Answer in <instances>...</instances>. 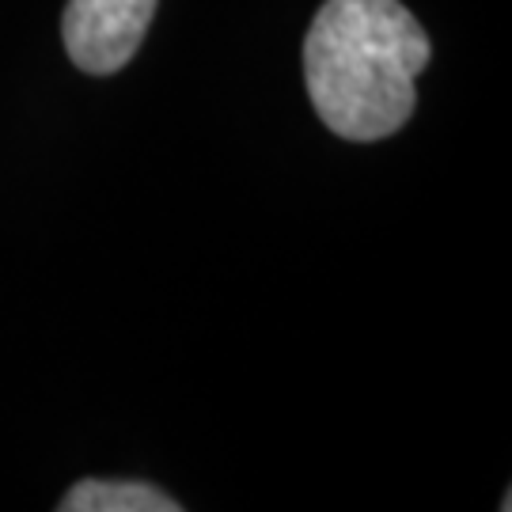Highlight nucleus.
<instances>
[{"label": "nucleus", "instance_id": "f03ea898", "mask_svg": "<svg viewBox=\"0 0 512 512\" xmlns=\"http://www.w3.org/2000/svg\"><path fill=\"white\" fill-rule=\"evenodd\" d=\"M160 0H69L61 19L65 54L80 73L114 76L137 57Z\"/></svg>", "mask_w": 512, "mask_h": 512}, {"label": "nucleus", "instance_id": "f257e3e1", "mask_svg": "<svg viewBox=\"0 0 512 512\" xmlns=\"http://www.w3.org/2000/svg\"><path fill=\"white\" fill-rule=\"evenodd\" d=\"M433 42L403 0H327L304 38L315 114L342 141H384L414 118Z\"/></svg>", "mask_w": 512, "mask_h": 512}, {"label": "nucleus", "instance_id": "7ed1b4c3", "mask_svg": "<svg viewBox=\"0 0 512 512\" xmlns=\"http://www.w3.org/2000/svg\"><path fill=\"white\" fill-rule=\"evenodd\" d=\"M61 512H179L183 505L164 490L133 478H84L57 501Z\"/></svg>", "mask_w": 512, "mask_h": 512}]
</instances>
